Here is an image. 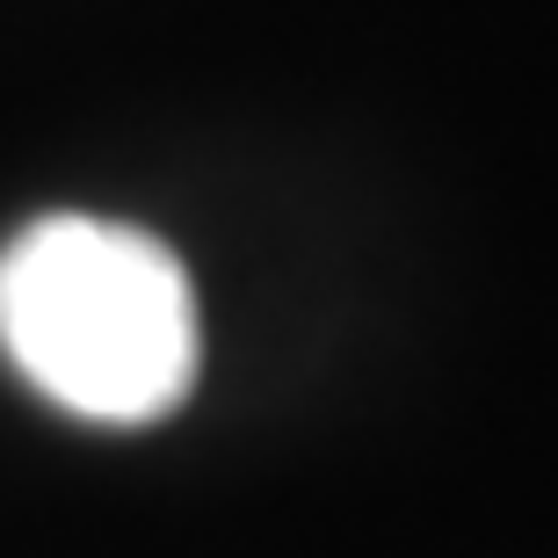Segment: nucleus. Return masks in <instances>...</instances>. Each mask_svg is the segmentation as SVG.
<instances>
[{"label":"nucleus","mask_w":558,"mask_h":558,"mask_svg":"<svg viewBox=\"0 0 558 558\" xmlns=\"http://www.w3.org/2000/svg\"><path fill=\"white\" fill-rule=\"evenodd\" d=\"M0 349L59 414L145 428L196 392L204 327L174 247L59 210L0 247Z\"/></svg>","instance_id":"1"}]
</instances>
